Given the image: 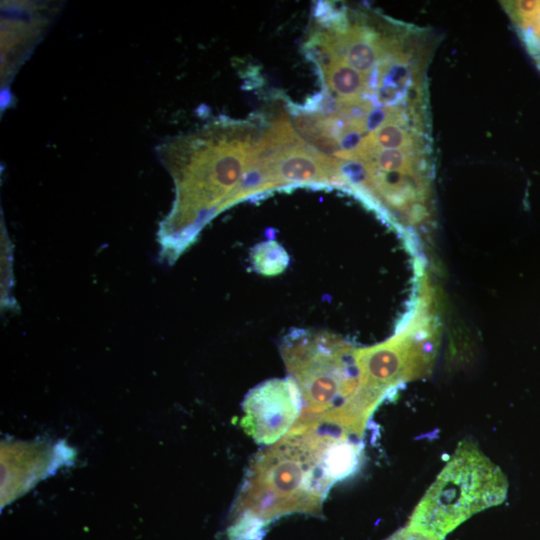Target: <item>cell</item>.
Returning <instances> with one entry per match:
<instances>
[{"mask_svg": "<svg viewBox=\"0 0 540 540\" xmlns=\"http://www.w3.org/2000/svg\"><path fill=\"white\" fill-rule=\"evenodd\" d=\"M346 435L327 423L298 420L281 440L256 453L235 503L230 540H261L284 515L321 514L330 488L354 471Z\"/></svg>", "mask_w": 540, "mask_h": 540, "instance_id": "1", "label": "cell"}, {"mask_svg": "<svg viewBox=\"0 0 540 540\" xmlns=\"http://www.w3.org/2000/svg\"><path fill=\"white\" fill-rule=\"evenodd\" d=\"M359 352L326 336L284 343L283 358L303 400L299 419L326 422L362 438L374 408L363 393Z\"/></svg>", "mask_w": 540, "mask_h": 540, "instance_id": "2", "label": "cell"}, {"mask_svg": "<svg viewBox=\"0 0 540 540\" xmlns=\"http://www.w3.org/2000/svg\"><path fill=\"white\" fill-rule=\"evenodd\" d=\"M508 482L470 440H462L425 492L407 526L444 539L477 512L501 504Z\"/></svg>", "mask_w": 540, "mask_h": 540, "instance_id": "3", "label": "cell"}, {"mask_svg": "<svg viewBox=\"0 0 540 540\" xmlns=\"http://www.w3.org/2000/svg\"><path fill=\"white\" fill-rule=\"evenodd\" d=\"M241 426L257 444L269 446L281 440L302 414L303 400L297 383L287 378L269 379L245 396Z\"/></svg>", "mask_w": 540, "mask_h": 540, "instance_id": "4", "label": "cell"}, {"mask_svg": "<svg viewBox=\"0 0 540 540\" xmlns=\"http://www.w3.org/2000/svg\"><path fill=\"white\" fill-rule=\"evenodd\" d=\"M502 6L518 38L540 71V1H504Z\"/></svg>", "mask_w": 540, "mask_h": 540, "instance_id": "5", "label": "cell"}, {"mask_svg": "<svg viewBox=\"0 0 540 540\" xmlns=\"http://www.w3.org/2000/svg\"><path fill=\"white\" fill-rule=\"evenodd\" d=\"M252 264L255 271L265 276L282 273L289 263L285 249L276 241H266L254 247Z\"/></svg>", "mask_w": 540, "mask_h": 540, "instance_id": "6", "label": "cell"}, {"mask_svg": "<svg viewBox=\"0 0 540 540\" xmlns=\"http://www.w3.org/2000/svg\"><path fill=\"white\" fill-rule=\"evenodd\" d=\"M385 540H442L433 535L413 529L409 526L397 530Z\"/></svg>", "mask_w": 540, "mask_h": 540, "instance_id": "7", "label": "cell"}]
</instances>
